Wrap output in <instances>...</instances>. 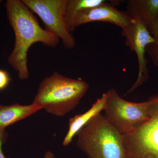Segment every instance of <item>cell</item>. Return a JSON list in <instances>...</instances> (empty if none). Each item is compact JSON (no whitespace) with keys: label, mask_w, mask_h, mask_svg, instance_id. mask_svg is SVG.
<instances>
[{"label":"cell","mask_w":158,"mask_h":158,"mask_svg":"<svg viewBox=\"0 0 158 158\" xmlns=\"http://www.w3.org/2000/svg\"><path fill=\"white\" fill-rule=\"evenodd\" d=\"M32 12L37 14L45 26L44 30L62 40L64 47H75L76 41L69 30L65 18L67 0H22Z\"/></svg>","instance_id":"8992f818"},{"label":"cell","mask_w":158,"mask_h":158,"mask_svg":"<svg viewBox=\"0 0 158 158\" xmlns=\"http://www.w3.org/2000/svg\"><path fill=\"white\" fill-rule=\"evenodd\" d=\"M11 81L9 73L6 71L0 69V91L6 89Z\"/></svg>","instance_id":"5bb4252c"},{"label":"cell","mask_w":158,"mask_h":158,"mask_svg":"<svg viewBox=\"0 0 158 158\" xmlns=\"http://www.w3.org/2000/svg\"><path fill=\"white\" fill-rule=\"evenodd\" d=\"M105 0H67L65 18L69 30L75 31L73 23L77 15L83 11L94 8L104 2Z\"/></svg>","instance_id":"7c38bea8"},{"label":"cell","mask_w":158,"mask_h":158,"mask_svg":"<svg viewBox=\"0 0 158 158\" xmlns=\"http://www.w3.org/2000/svg\"><path fill=\"white\" fill-rule=\"evenodd\" d=\"M44 158H56L53 153L51 151H48L44 153Z\"/></svg>","instance_id":"2e32d148"},{"label":"cell","mask_w":158,"mask_h":158,"mask_svg":"<svg viewBox=\"0 0 158 158\" xmlns=\"http://www.w3.org/2000/svg\"><path fill=\"white\" fill-rule=\"evenodd\" d=\"M107 100L104 110L107 121L123 135L134 131L149 118L150 102H132L119 96L114 89L106 92Z\"/></svg>","instance_id":"5b68a950"},{"label":"cell","mask_w":158,"mask_h":158,"mask_svg":"<svg viewBox=\"0 0 158 158\" xmlns=\"http://www.w3.org/2000/svg\"><path fill=\"white\" fill-rule=\"evenodd\" d=\"M5 7L15 36L14 48L8 57V62L17 72L20 80H26L29 77L27 53L31 46L40 42L48 47L55 48L60 39L40 27L37 17L22 1L7 0Z\"/></svg>","instance_id":"6da1fadb"},{"label":"cell","mask_w":158,"mask_h":158,"mask_svg":"<svg viewBox=\"0 0 158 158\" xmlns=\"http://www.w3.org/2000/svg\"><path fill=\"white\" fill-rule=\"evenodd\" d=\"M148 100L149 118L123 135L125 158H158V94Z\"/></svg>","instance_id":"277c9868"},{"label":"cell","mask_w":158,"mask_h":158,"mask_svg":"<svg viewBox=\"0 0 158 158\" xmlns=\"http://www.w3.org/2000/svg\"><path fill=\"white\" fill-rule=\"evenodd\" d=\"M133 18L127 12L118 10L113 3L105 2L99 6L83 11L76 16L73 23L75 30L79 26L93 22L113 24L122 30L128 27Z\"/></svg>","instance_id":"ba28073f"},{"label":"cell","mask_w":158,"mask_h":158,"mask_svg":"<svg viewBox=\"0 0 158 158\" xmlns=\"http://www.w3.org/2000/svg\"><path fill=\"white\" fill-rule=\"evenodd\" d=\"M89 88L85 81L55 72L40 83L33 103L48 113L62 117L76 107Z\"/></svg>","instance_id":"7a4b0ae2"},{"label":"cell","mask_w":158,"mask_h":158,"mask_svg":"<svg viewBox=\"0 0 158 158\" xmlns=\"http://www.w3.org/2000/svg\"><path fill=\"white\" fill-rule=\"evenodd\" d=\"M107 100V94L106 92L97 100L87 112L69 118L68 132L62 142L63 146H67L69 145L75 136H76L77 134L82 128L84 127L93 117L100 114L102 111L104 110Z\"/></svg>","instance_id":"30bf717a"},{"label":"cell","mask_w":158,"mask_h":158,"mask_svg":"<svg viewBox=\"0 0 158 158\" xmlns=\"http://www.w3.org/2000/svg\"><path fill=\"white\" fill-rule=\"evenodd\" d=\"M121 34L125 38L126 45L135 52L138 61V78L127 92L128 94L141 86L149 78L146 48L148 44L154 42V39L144 24L137 19L133 18L129 25L122 30Z\"/></svg>","instance_id":"52a82bcc"},{"label":"cell","mask_w":158,"mask_h":158,"mask_svg":"<svg viewBox=\"0 0 158 158\" xmlns=\"http://www.w3.org/2000/svg\"><path fill=\"white\" fill-rule=\"evenodd\" d=\"M77 146L88 158H125L123 135L101 113L77 134Z\"/></svg>","instance_id":"3957f363"},{"label":"cell","mask_w":158,"mask_h":158,"mask_svg":"<svg viewBox=\"0 0 158 158\" xmlns=\"http://www.w3.org/2000/svg\"><path fill=\"white\" fill-rule=\"evenodd\" d=\"M41 110L34 103L28 105L18 103L9 106L0 105V131H5L9 126L27 118Z\"/></svg>","instance_id":"8fae6325"},{"label":"cell","mask_w":158,"mask_h":158,"mask_svg":"<svg viewBox=\"0 0 158 158\" xmlns=\"http://www.w3.org/2000/svg\"><path fill=\"white\" fill-rule=\"evenodd\" d=\"M151 33L154 39V42L147 46L146 52L150 57L153 64L158 67V19Z\"/></svg>","instance_id":"4fadbf2b"},{"label":"cell","mask_w":158,"mask_h":158,"mask_svg":"<svg viewBox=\"0 0 158 158\" xmlns=\"http://www.w3.org/2000/svg\"><path fill=\"white\" fill-rule=\"evenodd\" d=\"M8 135L6 130L0 131V158H7L4 155L2 150V145L6 142Z\"/></svg>","instance_id":"9a60e30c"},{"label":"cell","mask_w":158,"mask_h":158,"mask_svg":"<svg viewBox=\"0 0 158 158\" xmlns=\"http://www.w3.org/2000/svg\"><path fill=\"white\" fill-rule=\"evenodd\" d=\"M2 0H0V5H1V3H2Z\"/></svg>","instance_id":"e0dca14e"},{"label":"cell","mask_w":158,"mask_h":158,"mask_svg":"<svg viewBox=\"0 0 158 158\" xmlns=\"http://www.w3.org/2000/svg\"><path fill=\"white\" fill-rule=\"evenodd\" d=\"M127 12L151 32L158 19V0H128Z\"/></svg>","instance_id":"9c48e42d"}]
</instances>
